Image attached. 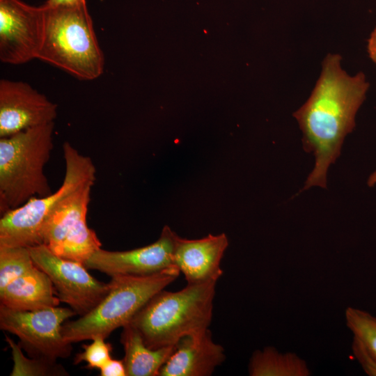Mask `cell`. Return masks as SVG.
Masks as SVG:
<instances>
[{
	"label": "cell",
	"instance_id": "obj_2",
	"mask_svg": "<svg viewBox=\"0 0 376 376\" xmlns=\"http://www.w3.org/2000/svg\"><path fill=\"white\" fill-rule=\"evenodd\" d=\"M217 282L187 284L176 292L164 289L130 323L150 349L173 346L186 336L209 329Z\"/></svg>",
	"mask_w": 376,
	"mask_h": 376
},
{
	"label": "cell",
	"instance_id": "obj_15",
	"mask_svg": "<svg viewBox=\"0 0 376 376\" xmlns=\"http://www.w3.org/2000/svg\"><path fill=\"white\" fill-rule=\"evenodd\" d=\"M0 302L14 310L36 311L58 306L61 300L49 276L36 266L0 290Z\"/></svg>",
	"mask_w": 376,
	"mask_h": 376
},
{
	"label": "cell",
	"instance_id": "obj_14",
	"mask_svg": "<svg viewBox=\"0 0 376 376\" xmlns=\"http://www.w3.org/2000/svg\"><path fill=\"white\" fill-rule=\"evenodd\" d=\"M225 359L224 349L214 342L207 329L182 338L159 376H210Z\"/></svg>",
	"mask_w": 376,
	"mask_h": 376
},
{
	"label": "cell",
	"instance_id": "obj_3",
	"mask_svg": "<svg viewBox=\"0 0 376 376\" xmlns=\"http://www.w3.org/2000/svg\"><path fill=\"white\" fill-rule=\"evenodd\" d=\"M54 123L0 138V213L52 193L44 169L54 148Z\"/></svg>",
	"mask_w": 376,
	"mask_h": 376
},
{
	"label": "cell",
	"instance_id": "obj_19",
	"mask_svg": "<svg viewBox=\"0 0 376 376\" xmlns=\"http://www.w3.org/2000/svg\"><path fill=\"white\" fill-rule=\"evenodd\" d=\"M6 341L11 349L13 367L10 376H66L68 372L56 360L25 357L19 344L8 336Z\"/></svg>",
	"mask_w": 376,
	"mask_h": 376
},
{
	"label": "cell",
	"instance_id": "obj_18",
	"mask_svg": "<svg viewBox=\"0 0 376 376\" xmlns=\"http://www.w3.org/2000/svg\"><path fill=\"white\" fill-rule=\"evenodd\" d=\"M251 376H308L311 371L304 360L292 352L280 353L267 346L255 351L249 364Z\"/></svg>",
	"mask_w": 376,
	"mask_h": 376
},
{
	"label": "cell",
	"instance_id": "obj_11",
	"mask_svg": "<svg viewBox=\"0 0 376 376\" xmlns=\"http://www.w3.org/2000/svg\"><path fill=\"white\" fill-rule=\"evenodd\" d=\"M178 235L164 226L153 243L127 251H107L101 248L85 263L87 269L113 277L120 275L147 276L162 272L173 265V252Z\"/></svg>",
	"mask_w": 376,
	"mask_h": 376
},
{
	"label": "cell",
	"instance_id": "obj_4",
	"mask_svg": "<svg viewBox=\"0 0 376 376\" xmlns=\"http://www.w3.org/2000/svg\"><path fill=\"white\" fill-rule=\"evenodd\" d=\"M42 45L38 59L82 80H93L104 69L86 2L74 7L46 8Z\"/></svg>",
	"mask_w": 376,
	"mask_h": 376
},
{
	"label": "cell",
	"instance_id": "obj_20",
	"mask_svg": "<svg viewBox=\"0 0 376 376\" xmlns=\"http://www.w3.org/2000/svg\"><path fill=\"white\" fill-rule=\"evenodd\" d=\"M35 267L28 247L0 246V290Z\"/></svg>",
	"mask_w": 376,
	"mask_h": 376
},
{
	"label": "cell",
	"instance_id": "obj_1",
	"mask_svg": "<svg viewBox=\"0 0 376 376\" xmlns=\"http://www.w3.org/2000/svg\"><path fill=\"white\" fill-rule=\"evenodd\" d=\"M340 61L339 54L326 56L310 97L293 114L303 133L304 150L315 158L302 190L327 187L328 169L340 155L345 137L354 128L356 114L369 88L363 72L351 76L343 70Z\"/></svg>",
	"mask_w": 376,
	"mask_h": 376
},
{
	"label": "cell",
	"instance_id": "obj_9",
	"mask_svg": "<svg viewBox=\"0 0 376 376\" xmlns=\"http://www.w3.org/2000/svg\"><path fill=\"white\" fill-rule=\"evenodd\" d=\"M28 248L36 266L50 278L61 301L76 315L89 313L109 292V283L97 280L83 263L58 256L45 244Z\"/></svg>",
	"mask_w": 376,
	"mask_h": 376
},
{
	"label": "cell",
	"instance_id": "obj_16",
	"mask_svg": "<svg viewBox=\"0 0 376 376\" xmlns=\"http://www.w3.org/2000/svg\"><path fill=\"white\" fill-rule=\"evenodd\" d=\"M122 328L120 343L125 352L123 360L126 376H159L175 345L152 350L130 322Z\"/></svg>",
	"mask_w": 376,
	"mask_h": 376
},
{
	"label": "cell",
	"instance_id": "obj_7",
	"mask_svg": "<svg viewBox=\"0 0 376 376\" xmlns=\"http://www.w3.org/2000/svg\"><path fill=\"white\" fill-rule=\"evenodd\" d=\"M95 182H88L65 198L47 220L43 244L62 258L84 263L102 244L87 224L88 206Z\"/></svg>",
	"mask_w": 376,
	"mask_h": 376
},
{
	"label": "cell",
	"instance_id": "obj_5",
	"mask_svg": "<svg viewBox=\"0 0 376 376\" xmlns=\"http://www.w3.org/2000/svg\"><path fill=\"white\" fill-rule=\"evenodd\" d=\"M175 266L147 276L120 275L111 277L110 289L104 299L89 313L64 322L61 332L65 340L77 343L95 336L107 338L114 330L130 322L137 312L157 292L179 276Z\"/></svg>",
	"mask_w": 376,
	"mask_h": 376
},
{
	"label": "cell",
	"instance_id": "obj_23",
	"mask_svg": "<svg viewBox=\"0 0 376 376\" xmlns=\"http://www.w3.org/2000/svg\"><path fill=\"white\" fill-rule=\"evenodd\" d=\"M86 2V0H47L42 6L46 8L74 7Z\"/></svg>",
	"mask_w": 376,
	"mask_h": 376
},
{
	"label": "cell",
	"instance_id": "obj_8",
	"mask_svg": "<svg viewBox=\"0 0 376 376\" xmlns=\"http://www.w3.org/2000/svg\"><path fill=\"white\" fill-rule=\"evenodd\" d=\"M75 315L71 308L18 311L0 304V329L17 336L19 345L30 357L65 359L72 347L63 338L61 328Z\"/></svg>",
	"mask_w": 376,
	"mask_h": 376
},
{
	"label": "cell",
	"instance_id": "obj_22",
	"mask_svg": "<svg viewBox=\"0 0 376 376\" xmlns=\"http://www.w3.org/2000/svg\"><path fill=\"white\" fill-rule=\"evenodd\" d=\"M100 370L101 376H126L123 359L118 360L111 358Z\"/></svg>",
	"mask_w": 376,
	"mask_h": 376
},
{
	"label": "cell",
	"instance_id": "obj_24",
	"mask_svg": "<svg viewBox=\"0 0 376 376\" xmlns=\"http://www.w3.org/2000/svg\"><path fill=\"white\" fill-rule=\"evenodd\" d=\"M368 52L370 58L376 64V28L373 31L368 39Z\"/></svg>",
	"mask_w": 376,
	"mask_h": 376
},
{
	"label": "cell",
	"instance_id": "obj_21",
	"mask_svg": "<svg viewBox=\"0 0 376 376\" xmlns=\"http://www.w3.org/2000/svg\"><path fill=\"white\" fill-rule=\"evenodd\" d=\"M92 340L91 344L82 345L84 351L75 355L74 364L85 361L87 363L86 368L100 370L111 358L112 346L101 336H95Z\"/></svg>",
	"mask_w": 376,
	"mask_h": 376
},
{
	"label": "cell",
	"instance_id": "obj_6",
	"mask_svg": "<svg viewBox=\"0 0 376 376\" xmlns=\"http://www.w3.org/2000/svg\"><path fill=\"white\" fill-rule=\"evenodd\" d=\"M65 172L61 187L43 197H34L1 215L0 246L31 247L43 244V231L59 204L81 185L95 181L96 169L91 157L69 142L63 144Z\"/></svg>",
	"mask_w": 376,
	"mask_h": 376
},
{
	"label": "cell",
	"instance_id": "obj_17",
	"mask_svg": "<svg viewBox=\"0 0 376 376\" xmlns=\"http://www.w3.org/2000/svg\"><path fill=\"white\" fill-rule=\"evenodd\" d=\"M347 327L353 334L352 352L364 371L376 376V317L349 307L345 311Z\"/></svg>",
	"mask_w": 376,
	"mask_h": 376
},
{
	"label": "cell",
	"instance_id": "obj_13",
	"mask_svg": "<svg viewBox=\"0 0 376 376\" xmlns=\"http://www.w3.org/2000/svg\"><path fill=\"white\" fill-rule=\"evenodd\" d=\"M228 246L225 233L208 234L201 239L178 237L173 265L182 272L187 284L217 281L223 274L221 259Z\"/></svg>",
	"mask_w": 376,
	"mask_h": 376
},
{
	"label": "cell",
	"instance_id": "obj_10",
	"mask_svg": "<svg viewBox=\"0 0 376 376\" xmlns=\"http://www.w3.org/2000/svg\"><path fill=\"white\" fill-rule=\"evenodd\" d=\"M43 7L0 0V60L20 65L38 58L44 38Z\"/></svg>",
	"mask_w": 376,
	"mask_h": 376
},
{
	"label": "cell",
	"instance_id": "obj_25",
	"mask_svg": "<svg viewBox=\"0 0 376 376\" xmlns=\"http://www.w3.org/2000/svg\"><path fill=\"white\" fill-rule=\"evenodd\" d=\"M367 184L369 187H373L376 184V170L369 176Z\"/></svg>",
	"mask_w": 376,
	"mask_h": 376
},
{
	"label": "cell",
	"instance_id": "obj_12",
	"mask_svg": "<svg viewBox=\"0 0 376 376\" xmlns=\"http://www.w3.org/2000/svg\"><path fill=\"white\" fill-rule=\"evenodd\" d=\"M57 105L23 81H0V138L53 123Z\"/></svg>",
	"mask_w": 376,
	"mask_h": 376
}]
</instances>
